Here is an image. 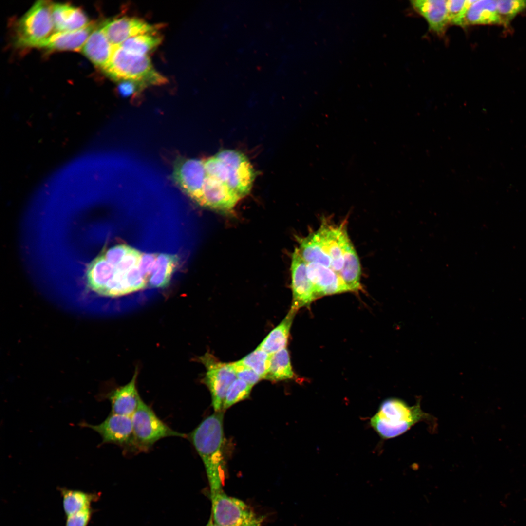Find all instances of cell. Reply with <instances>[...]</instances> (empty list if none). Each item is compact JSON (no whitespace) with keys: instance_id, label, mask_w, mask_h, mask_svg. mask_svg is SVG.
Returning a JSON list of instances; mask_svg holds the SVG:
<instances>
[{"instance_id":"1","label":"cell","mask_w":526,"mask_h":526,"mask_svg":"<svg viewBox=\"0 0 526 526\" xmlns=\"http://www.w3.org/2000/svg\"><path fill=\"white\" fill-rule=\"evenodd\" d=\"M223 412L206 418L190 435V440L205 467L210 494L221 490L225 480L222 446Z\"/></svg>"},{"instance_id":"2","label":"cell","mask_w":526,"mask_h":526,"mask_svg":"<svg viewBox=\"0 0 526 526\" xmlns=\"http://www.w3.org/2000/svg\"><path fill=\"white\" fill-rule=\"evenodd\" d=\"M432 420L422 410L420 400L410 406L402 399L391 397L381 402L370 424L382 439H388L403 434L419 422Z\"/></svg>"},{"instance_id":"3","label":"cell","mask_w":526,"mask_h":526,"mask_svg":"<svg viewBox=\"0 0 526 526\" xmlns=\"http://www.w3.org/2000/svg\"><path fill=\"white\" fill-rule=\"evenodd\" d=\"M102 70L114 80L134 81L145 86L167 82V79L154 69L148 56L131 54L119 46H114L111 59Z\"/></svg>"},{"instance_id":"4","label":"cell","mask_w":526,"mask_h":526,"mask_svg":"<svg viewBox=\"0 0 526 526\" xmlns=\"http://www.w3.org/2000/svg\"><path fill=\"white\" fill-rule=\"evenodd\" d=\"M52 5L47 0H38L19 19L16 29L17 46L39 48L54 33Z\"/></svg>"},{"instance_id":"5","label":"cell","mask_w":526,"mask_h":526,"mask_svg":"<svg viewBox=\"0 0 526 526\" xmlns=\"http://www.w3.org/2000/svg\"><path fill=\"white\" fill-rule=\"evenodd\" d=\"M210 520L221 526H263V518L244 501L223 490L210 494Z\"/></svg>"},{"instance_id":"6","label":"cell","mask_w":526,"mask_h":526,"mask_svg":"<svg viewBox=\"0 0 526 526\" xmlns=\"http://www.w3.org/2000/svg\"><path fill=\"white\" fill-rule=\"evenodd\" d=\"M132 419L135 438L141 451L148 450L155 442L165 437H186L162 421L142 399Z\"/></svg>"},{"instance_id":"7","label":"cell","mask_w":526,"mask_h":526,"mask_svg":"<svg viewBox=\"0 0 526 526\" xmlns=\"http://www.w3.org/2000/svg\"><path fill=\"white\" fill-rule=\"evenodd\" d=\"M199 359L206 368L203 382L210 391L214 411H222L227 390L237 378L232 363L220 361L208 353L200 357Z\"/></svg>"},{"instance_id":"8","label":"cell","mask_w":526,"mask_h":526,"mask_svg":"<svg viewBox=\"0 0 526 526\" xmlns=\"http://www.w3.org/2000/svg\"><path fill=\"white\" fill-rule=\"evenodd\" d=\"M79 425L90 428L100 434L102 444L112 443L130 452L141 451L135 438L132 416L111 413L101 423L92 425L82 422Z\"/></svg>"},{"instance_id":"9","label":"cell","mask_w":526,"mask_h":526,"mask_svg":"<svg viewBox=\"0 0 526 526\" xmlns=\"http://www.w3.org/2000/svg\"><path fill=\"white\" fill-rule=\"evenodd\" d=\"M225 164L231 189L241 198L250 191L255 177L254 169L243 153L225 150L216 154Z\"/></svg>"},{"instance_id":"10","label":"cell","mask_w":526,"mask_h":526,"mask_svg":"<svg viewBox=\"0 0 526 526\" xmlns=\"http://www.w3.org/2000/svg\"><path fill=\"white\" fill-rule=\"evenodd\" d=\"M241 199L222 179L205 171L201 195L197 202L200 205L223 213L232 214Z\"/></svg>"},{"instance_id":"11","label":"cell","mask_w":526,"mask_h":526,"mask_svg":"<svg viewBox=\"0 0 526 526\" xmlns=\"http://www.w3.org/2000/svg\"><path fill=\"white\" fill-rule=\"evenodd\" d=\"M100 27L113 46H118L137 35L156 34L160 27L140 19L127 16L108 19Z\"/></svg>"},{"instance_id":"12","label":"cell","mask_w":526,"mask_h":526,"mask_svg":"<svg viewBox=\"0 0 526 526\" xmlns=\"http://www.w3.org/2000/svg\"><path fill=\"white\" fill-rule=\"evenodd\" d=\"M205 170L203 160L178 157L175 160L172 177L180 188L196 202L201 193Z\"/></svg>"},{"instance_id":"13","label":"cell","mask_w":526,"mask_h":526,"mask_svg":"<svg viewBox=\"0 0 526 526\" xmlns=\"http://www.w3.org/2000/svg\"><path fill=\"white\" fill-rule=\"evenodd\" d=\"M292 302L291 308L298 311L308 306L317 299L314 285L308 277L307 263L301 256L298 247L292 254L291 265Z\"/></svg>"},{"instance_id":"14","label":"cell","mask_w":526,"mask_h":526,"mask_svg":"<svg viewBox=\"0 0 526 526\" xmlns=\"http://www.w3.org/2000/svg\"><path fill=\"white\" fill-rule=\"evenodd\" d=\"M321 246L330 257L332 269L339 274L343 263L345 253L351 242L344 223L338 226L323 224L316 232Z\"/></svg>"},{"instance_id":"15","label":"cell","mask_w":526,"mask_h":526,"mask_svg":"<svg viewBox=\"0 0 526 526\" xmlns=\"http://www.w3.org/2000/svg\"><path fill=\"white\" fill-rule=\"evenodd\" d=\"M307 274L314 285L317 298L350 291L338 273L319 263H307Z\"/></svg>"},{"instance_id":"16","label":"cell","mask_w":526,"mask_h":526,"mask_svg":"<svg viewBox=\"0 0 526 526\" xmlns=\"http://www.w3.org/2000/svg\"><path fill=\"white\" fill-rule=\"evenodd\" d=\"M52 14L56 32L76 31L90 24L88 15L82 9L70 4H53Z\"/></svg>"},{"instance_id":"17","label":"cell","mask_w":526,"mask_h":526,"mask_svg":"<svg viewBox=\"0 0 526 526\" xmlns=\"http://www.w3.org/2000/svg\"><path fill=\"white\" fill-rule=\"evenodd\" d=\"M445 0H413V8L423 17L430 28L438 35L444 34L450 23Z\"/></svg>"},{"instance_id":"18","label":"cell","mask_w":526,"mask_h":526,"mask_svg":"<svg viewBox=\"0 0 526 526\" xmlns=\"http://www.w3.org/2000/svg\"><path fill=\"white\" fill-rule=\"evenodd\" d=\"M138 371H135L131 380L127 384L111 392L107 398L112 406V413L132 416L137 410L141 398L136 387Z\"/></svg>"},{"instance_id":"19","label":"cell","mask_w":526,"mask_h":526,"mask_svg":"<svg viewBox=\"0 0 526 526\" xmlns=\"http://www.w3.org/2000/svg\"><path fill=\"white\" fill-rule=\"evenodd\" d=\"M95 28L94 23H90L85 28L78 30L55 32L39 48L51 51H80Z\"/></svg>"},{"instance_id":"20","label":"cell","mask_w":526,"mask_h":526,"mask_svg":"<svg viewBox=\"0 0 526 526\" xmlns=\"http://www.w3.org/2000/svg\"><path fill=\"white\" fill-rule=\"evenodd\" d=\"M114 49L100 27L91 33L81 51L95 66L102 70L108 64Z\"/></svg>"},{"instance_id":"21","label":"cell","mask_w":526,"mask_h":526,"mask_svg":"<svg viewBox=\"0 0 526 526\" xmlns=\"http://www.w3.org/2000/svg\"><path fill=\"white\" fill-rule=\"evenodd\" d=\"M480 24H501L497 12V0H475L469 7L461 27Z\"/></svg>"},{"instance_id":"22","label":"cell","mask_w":526,"mask_h":526,"mask_svg":"<svg viewBox=\"0 0 526 526\" xmlns=\"http://www.w3.org/2000/svg\"><path fill=\"white\" fill-rule=\"evenodd\" d=\"M297 312L290 308L284 319L268 334L258 347L269 355L286 348L290 330Z\"/></svg>"},{"instance_id":"23","label":"cell","mask_w":526,"mask_h":526,"mask_svg":"<svg viewBox=\"0 0 526 526\" xmlns=\"http://www.w3.org/2000/svg\"><path fill=\"white\" fill-rule=\"evenodd\" d=\"M179 258L175 254H158L148 284L153 288H163L169 283L173 273L179 264Z\"/></svg>"},{"instance_id":"24","label":"cell","mask_w":526,"mask_h":526,"mask_svg":"<svg viewBox=\"0 0 526 526\" xmlns=\"http://www.w3.org/2000/svg\"><path fill=\"white\" fill-rule=\"evenodd\" d=\"M58 490L62 497V506L66 517L91 507L92 504L96 502L101 496L99 493L88 492L66 488H58Z\"/></svg>"},{"instance_id":"25","label":"cell","mask_w":526,"mask_h":526,"mask_svg":"<svg viewBox=\"0 0 526 526\" xmlns=\"http://www.w3.org/2000/svg\"><path fill=\"white\" fill-rule=\"evenodd\" d=\"M297 239L299 253L306 263H317L332 269L331 258L323 250L316 232L303 238Z\"/></svg>"},{"instance_id":"26","label":"cell","mask_w":526,"mask_h":526,"mask_svg":"<svg viewBox=\"0 0 526 526\" xmlns=\"http://www.w3.org/2000/svg\"><path fill=\"white\" fill-rule=\"evenodd\" d=\"M361 268L357 253L352 243L344 257V263L339 275L350 291L357 292L361 288Z\"/></svg>"},{"instance_id":"27","label":"cell","mask_w":526,"mask_h":526,"mask_svg":"<svg viewBox=\"0 0 526 526\" xmlns=\"http://www.w3.org/2000/svg\"><path fill=\"white\" fill-rule=\"evenodd\" d=\"M294 376L286 348L270 355L268 371L264 379L278 381L292 379Z\"/></svg>"},{"instance_id":"28","label":"cell","mask_w":526,"mask_h":526,"mask_svg":"<svg viewBox=\"0 0 526 526\" xmlns=\"http://www.w3.org/2000/svg\"><path fill=\"white\" fill-rule=\"evenodd\" d=\"M161 41L162 38L159 35L146 34L131 38L118 46L131 54L148 56Z\"/></svg>"},{"instance_id":"29","label":"cell","mask_w":526,"mask_h":526,"mask_svg":"<svg viewBox=\"0 0 526 526\" xmlns=\"http://www.w3.org/2000/svg\"><path fill=\"white\" fill-rule=\"evenodd\" d=\"M270 355L257 347L253 351L239 360L264 379L268 371Z\"/></svg>"},{"instance_id":"30","label":"cell","mask_w":526,"mask_h":526,"mask_svg":"<svg viewBox=\"0 0 526 526\" xmlns=\"http://www.w3.org/2000/svg\"><path fill=\"white\" fill-rule=\"evenodd\" d=\"M252 388V386L245 381L237 378L227 390L223 410H225L236 403L247 398L249 396Z\"/></svg>"},{"instance_id":"31","label":"cell","mask_w":526,"mask_h":526,"mask_svg":"<svg viewBox=\"0 0 526 526\" xmlns=\"http://www.w3.org/2000/svg\"><path fill=\"white\" fill-rule=\"evenodd\" d=\"M526 9V0H497V12L501 24L507 26L519 13Z\"/></svg>"},{"instance_id":"32","label":"cell","mask_w":526,"mask_h":526,"mask_svg":"<svg viewBox=\"0 0 526 526\" xmlns=\"http://www.w3.org/2000/svg\"><path fill=\"white\" fill-rule=\"evenodd\" d=\"M474 1L470 0H448L447 9L450 23L462 26L465 13Z\"/></svg>"},{"instance_id":"33","label":"cell","mask_w":526,"mask_h":526,"mask_svg":"<svg viewBox=\"0 0 526 526\" xmlns=\"http://www.w3.org/2000/svg\"><path fill=\"white\" fill-rule=\"evenodd\" d=\"M142 254V253L137 249L131 246L120 263L113 265L115 270L122 273H127L132 268L138 266Z\"/></svg>"},{"instance_id":"34","label":"cell","mask_w":526,"mask_h":526,"mask_svg":"<svg viewBox=\"0 0 526 526\" xmlns=\"http://www.w3.org/2000/svg\"><path fill=\"white\" fill-rule=\"evenodd\" d=\"M237 378L242 380L252 387L262 378L250 368L239 361L231 363Z\"/></svg>"},{"instance_id":"35","label":"cell","mask_w":526,"mask_h":526,"mask_svg":"<svg viewBox=\"0 0 526 526\" xmlns=\"http://www.w3.org/2000/svg\"><path fill=\"white\" fill-rule=\"evenodd\" d=\"M94 511L90 507L67 516L65 526H87Z\"/></svg>"},{"instance_id":"36","label":"cell","mask_w":526,"mask_h":526,"mask_svg":"<svg viewBox=\"0 0 526 526\" xmlns=\"http://www.w3.org/2000/svg\"><path fill=\"white\" fill-rule=\"evenodd\" d=\"M126 276L132 292L143 289L148 284L147 281L141 274L138 266L131 269L126 273Z\"/></svg>"},{"instance_id":"37","label":"cell","mask_w":526,"mask_h":526,"mask_svg":"<svg viewBox=\"0 0 526 526\" xmlns=\"http://www.w3.org/2000/svg\"><path fill=\"white\" fill-rule=\"evenodd\" d=\"M130 247L125 244L117 245L107 249L102 254L111 264L116 265L122 260Z\"/></svg>"},{"instance_id":"38","label":"cell","mask_w":526,"mask_h":526,"mask_svg":"<svg viewBox=\"0 0 526 526\" xmlns=\"http://www.w3.org/2000/svg\"><path fill=\"white\" fill-rule=\"evenodd\" d=\"M157 253H142L138 263L139 269L148 282L155 264Z\"/></svg>"},{"instance_id":"39","label":"cell","mask_w":526,"mask_h":526,"mask_svg":"<svg viewBox=\"0 0 526 526\" xmlns=\"http://www.w3.org/2000/svg\"><path fill=\"white\" fill-rule=\"evenodd\" d=\"M118 91L123 96L128 97L136 94L145 86L134 81L122 80L119 81Z\"/></svg>"},{"instance_id":"40","label":"cell","mask_w":526,"mask_h":526,"mask_svg":"<svg viewBox=\"0 0 526 526\" xmlns=\"http://www.w3.org/2000/svg\"><path fill=\"white\" fill-rule=\"evenodd\" d=\"M206 526H221L214 523L211 520L209 519L207 524Z\"/></svg>"}]
</instances>
